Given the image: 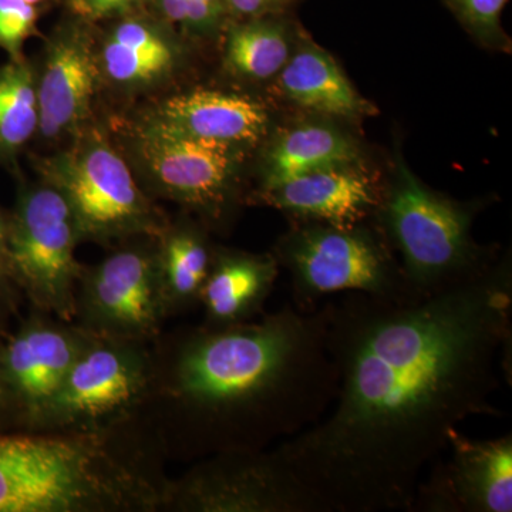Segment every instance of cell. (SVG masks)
<instances>
[{
	"label": "cell",
	"instance_id": "484cf974",
	"mask_svg": "<svg viewBox=\"0 0 512 512\" xmlns=\"http://www.w3.org/2000/svg\"><path fill=\"white\" fill-rule=\"evenodd\" d=\"M157 3L168 19L197 29L210 28L221 15L205 0H157Z\"/></svg>",
	"mask_w": 512,
	"mask_h": 512
},
{
	"label": "cell",
	"instance_id": "cb8c5ba5",
	"mask_svg": "<svg viewBox=\"0 0 512 512\" xmlns=\"http://www.w3.org/2000/svg\"><path fill=\"white\" fill-rule=\"evenodd\" d=\"M37 10L26 0H0V47L18 60L23 43L36 32Z\"/></svg>",
	"mask_w": 512,
	"mask_h": 512
},
{
	"label": "cell",
	"instance_id": "4dcf8cb0",
	"mask_svg": "<svg viewBox=\"0 0 512 512\" xmlns=\"http://www.w3.org/2000/svg\"><path fill=\"white\" fill-rule=\"evenodd\" d=\"M6 393H8V389H6L5 383H3L2 377H0V404L3 403Z\"/></svg>",
	"mask_w": 512,
	"mask_h": 512
},
{
	"label": "cell",
	"instance_id": "52a82bcc",
	"mask_svg": "<svg viewBox=\"0 0 512 512\" xmlns=\"http://www.w3.org/2000/svg\"><path fill=\"white\" fill-rule=\"evenodd\" d=\"M47 175L69 202L82 235L109 238L158 228L130 168L106 141L93 138L55 158Z\"/></svg>",
	"mask_w": 512,
	"mask_h": 512
},
{
	"label": "cell",
	"instance_id": "e0dca14e",
	"mask_svg": "<svg viewBox=\"0 0 512 512\" xmlns=\"http://www.w3.org/2000/svg\"><path fill=\"white\" fill-rule=\"evenodd\" d=\"M274 256L220 254L212 258L200 303L208 326L248 322L261 313L278 278Z\"/></svg>",
	"mask_w": 512,
	"mask_h": 512
},
{
	"label": "cell",
	"instance_id": "f546056e",
	"mask_svg": "<svg viewBox=\"0 0 512 512\" xmlns=\"http://www.w3.org/2000/svg\"><path fill=\"white\" fill-rule=\"evenodd\" d=\"M137 0H106L104 3L103 10H101V16L113 15V13L124 12L128 8L136 3Z\"/></svg>",
	"mask_w": 512,
	"mask_h": 512
},
{
	"label": "cell",
	"instance_id": "7402d4cb",
	"mask_svg": "<svg viewBox=\"0 0 512 512\" xmlns=\"http://www.w3.org/2000/svg\"><path fill=\"white\" fill-rule=\"evenodd\" d=\"M288 60L285 30L275 23H248L229 33L225 63L232 73L265 80L281 73Z\"/></svg>",
	"mask_w": 512,
	"mask_h": 512
},
{
	"label": "cell",
	"instance_id": "8992f818",
	"mask_svg": "<svg viewBox=\"0 0 512 512\" xmlns=\"http://www.w3.org/2000/svg\"><path fill=\"white\" fill-rule=\"evenodd\" d=\"M80 237L69 202L52 185L26 192L8 225L13 278L42 311L64 323L77 316L82 269L74 249Z\"/></svg>",
	"mask_w": 512,
	"mask_h": 512
},
{
	"label": "cell",
	"instance_id": "3957f363",
	"mask_svg": "<svg viewBox=\"0 0 512 512\" xmlns=\"http://www.w3.org/2000/svg\"><path fill=\"white\" fill-rule=\"evenodd\" d=\"M158 498L96 434L0 437V512L150 507Z\"/></svg>",
	"mask_w": 512,
	"mask_h": 512
},
{
	"label": "cell",
	"instance_id": "603a6c76",
	"mask_svg": "<svg viewBox=\"0 0 512 512\" xmlns=\"http://www.w3.org/2000/svg\"><path fill=\"white\" fill-rule=\"evenodd\" d=\"M39 128L37 87L28 64L13 60L0 69V151H15Z\"/></svg>",
	"mask_w": 512,
	"mask_h": 512
},
{
	"label": "cell",
	"instance_id": "9c48e42d",
	"mask_svg": "<svg viewBox=\"0 0 512 512\" xmlns=\"http://www.w3.org/2000/svg\"><path fill=\"white\" fill-rule=\"evenodd\" d=\"M164 313L156 256L124 249L80 279L77 316L93 335L130 342L148 338L157 332Z\"/></svg>",
	"mask_w": 512,
	"mask_h": 512
},
{
	"label": "cell",
	"instance_id": "277c9868",
	"mask_svg": "<svg viewBox=\"0 0 512 512\" xmlns=\"http://www.w3.org/2000/svg\"><path fill=\"white\" fill-rule=\"evenodd\" d=\"M377 211L421 299L477 281L494 266L471 238L474 210L431 191L406 165H399Z\"/></svg>",
	"mask_w": 512,
	"mask_h": 512
},
{
	"label": "cell",
	"instance_id": "2e32d148",
	"mask_svg": "<svg viewBox=\"0 0 512 512\" xmlns=\"http://www.w3.org/2000/svg\"><path fill=\"white\" fill-rule=\"evenodd\" d=\"M158 120L190 136L229 146L256 143L268 126V114L255 100L202 89L165 101Z\"/></svg>",
	"mask_w": 512,
	"mask_h": 512
},
{
	"label": "cell",
	"instance_id": "44dd1931",
	"mask_svg": "<svg viewBox=\"0 0 512 512\" xmlns=\"http://www.w3.org/2000/svg\"><path fill=\"white\" fill-rule=\"evenodd\" d=\"M161 289L168 313L200 302L212 255L204 238L191 229L175 231L157 258Z\"/></svg>",
	"mask_w": 512,
	"mask_h": 512
},
{
	"label": "cell",
	"instance_id": "4fadbf2b",
	"mask_svg": "<svg viewBox=\"0 0 512 512\" xmlns=\"http://www.w3.org/2000/svg\"><path fill=\"white\" fill-rule=\"evenodd\" d=\"M92 333L36 319L0 350V377L33 416L52 400Z\"/></svg>",
	"mask_w": 512,
	"mask_h": 512
},
{
	"label": "cell",
	"instance_id": "4316f807",
	"mask_svg": "<svg viewBox=\"0 0 512 512\" xmlns=\"http://www.w3.org/2000/svg\"><path fill=\"white\" fill-rule=\"evenodd\" d=\"M13 278L8 252V225L0 217V289Z\"/></svg>",
	"mask_w": 512,
	"mask_h": 512
},
{
	"label": "cell",
	"instance_id": "ffe728a7",
	"mask_svg": "<svg viewBox=\"0 0 512 512\" xmlns=\"http://www.w3.org/2000/svg\"><path fill=\"white\" fill-rule=\"evenodd\" d=\"M101 60L114 82L143 84L170 72L175 53L157 29L141 20L130 19L111 32L104 43Z\"/></svg>",
	"mask_w": 512,
	"mask_h": 512
},
{
	"label": "cell",
	"instance_id": "f1b7e54d",
	"mask_svg": "<svg viewBox=\"0 0 512 512\" xmlns=\"http://www.w3.org/2000/svg\"><path fill=\"white\" fill-rule=\"evenodd\" d=\"M104 3H106V0H76L77 8L86 15L93 16V18H101Z\"/></svg>",
	"mask_w": 512,
	"mask_h": 512
},
{
	"label": "cell",
	"instance_id": "9a60e30c",
	"mask_svg": "<svg viewBox=\"0 0 512 512\" xmlns=\"http://www.w3.org/2000/svg\"><path fill=\"white\" fill-rule=\"evenodd\" d=\"M97 63L87 37L69 30L50 47L37 87L39 128L46 137L69 133L89 116Z\"/></svg>",
	"mask_w": 512,
	"mask_h": 512
},
{
	"label": "cell",
	"instance_id": "7a4b0ae2",
	"mask_svg": "<svg viewBox=\"0 0 512 512\" xmlns=\"http://www.w3.org/2000/svg\"><path fill=\"white\" fill-rule=\"evenodd\" d=\"M336 387L322 308L293 305L258 322L191 333L173 375L175 397L211 434L217 454L292 439L325 416Z\"/></svg>",
	"mask_w": 512,
	"mask_h": 512
},
{
	"label": "cell",
	"instance_id": "ac0fdd59",
	"mask_svg": "<svg viewBox=\"0 0 512 512\" xmlns=\"http://www.w3.org/2000/svg\"><path fill=\"white\" fill-rule=\"evenodd\" d=\"M281 87L289 100L319 113L350 119L372 111L335 60L318 47H305L286 62Z\"/></svg>",
	"mask_w": 512,
	"mask_h": 512
},
{
	"label": "cell",
	"instance_id": "7c38bea8",
	"mask_svg": "<svg viewBox=\"0 0 512 512\" xmlns=\"http://www.w3.org/2000/svg\"><path fill=\"white\" fill-rule=\"evenodd\" d=\"M232 147L190 136L158 119L140 133L141 157L161 190L212 217L228 201L235 167Z\"/></svg>",
	"mask_w": 512,
	"mask_h": 512
},
{
	"label": "cell",
	"instance_id": "d4e9b609",
	"mask_svg": "<svg viewBox=\"0 0 512 512\" xmlns=\"http://www.w3.org/2000/svg\"><path fill=\"white\" fill-rule=\"evenodd\" d=\"M508 0H451L461 19L481 33H494Z\"/></svg>",
	"mask_w": 512,
	"mask_h": 512
},
{
	"label": "cell",
	"instance_id": "8fae6325",
	"mask_svg": "<svg viewBox=\"0 0 512 512\" xmlns=\"http://www.w3.org/2000/svg\"><path fill=\"white\" fill-rule=\"evenodd\" d=\"M148 382L147 362L130 340L90 336L55 396L37 414L62 424H94L127 410Z\"/></svg>",
	"mask_w": 512,
	"mask_h": 512
},
{
	"label": "cell",
	"instance_id": "1f68e13d",
	"mask_svg": "<svg viewBox=\"0 0 512 512\" xmlns=\"http://www.w3.org/2000/svg\"><path fill=\"white\" fill-rule=\"evenodd\" d=\"M26 2L30 3V5H37V3L42 2V0H26Z\"/></svg>",
	"mask_w": 512,
	"mask_h": 512
},
{
	"label": "cell",
	"instance_id": "ba28073f",
	"mask_svg": "<svg viewBox=\"0 0 512 512\" xmlns=\"http://www.w3.org/2000/svg\"><path fill=\"white\" fill-rule=\"evenodd\" d=\"M165 503L201 512H316L275 450L215 454L168 487Z\"/></svg>",
	"mask_w": 512,
	"mask_h": 512
},
{
	"label": "cell",
	"instance_id": "d6986e66",
	"mask_svg": "<svg viewBox=\"0 0 512 512\" xmlns=\"http://www.w3.org/2000/svg\"><path fill=\"white\" fill-rule=\"evenodd\" d=\"M356 157L355 148L338 131L315 124L298 127L272 148L264 190L322 168L353 164Z\"/></svg>",
	"mask_w": 512,
	"mask_h": 512
},
{
	"label": "cell",
	"instance_id": "5bb4252c",
	"mask_svg": "<svg viewBox=\"0 0 512 512\" xmlns=\"http://www.w3.org/2000/svg\"><path fill=\"white\" fill-rule=\"evenodd\" d=\"M262 200L295 217L355 227L377 210L375 184L352 165L322 168L262 191Z\"/></svg>",
	"mask_w": 512,
	"mask_h": 512
},
{
	"label": "cell",
	"instance_id": "83f0119b",
	"mask_svg": "<svg viewBox=\"0 0 512 512\" xmlns=\"http://www.w3.org/2000/svg\"><path fill=\"white\" fill-rule=\"evenodd\" d=\"M274 2L276 0H224L225 5L241 15H255Z\"/></svg>",
	"mask_w": 512,
	"mask_h": 512
},
{
	"label": "cell",
	"instance_id": "5b68a950",
	"mask_svg": "<svg viewBox=\"0 0 512 512\" xmlns=\"http://www.w3.org/2000/svg\"><path fill=\"white\" fill-rule=\"evenodd\" d=\"M276 262L288 271L292 305L313 312L335 293L359 292L396 303L421 301L384 242L357 224L313 221L286 235Z\"/></svg>",
	"mask_w": 512,
	"mask_h": 512
},
{
	"label": "cell",
	"instance_id": "6da1fadb",
	"mask_svg": "<svg viewBox=\"0 0 512 512\" xmlns=\"http://www.w3.org/2000/svg\"><path fill=\"white\" fill-rule=\"evenodd\" d=\"M320 308L335 399L275 453L316 512L410 511L458 426L503 414L494 396L511 352V266L417 302L350 292Z\"/></svg>",
	"mask_w": 512,
	"mask_h": 512
},
{
	"label": "cell",
	"instance_id": "30bf717a",
	"mask_svg": "<svg viewBox=\"0 0 512 512\" xmlns=\"http://www.w3.org/2000/svg\"><path fill=\"white\" fill-rule=\"evenodd\" d=\"M421 478L409 512H511L512 436L471 440L460 430Z\"/></svg>",
	"mask_w": 512,
	"mask_h": 512
}]
</instances>
